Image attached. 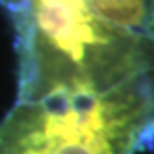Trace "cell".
I'll list each match as a JSON object with an SVG mask.
<instances>
[{
    "label": "cell",
    "instance_id": "obj_1",
    "mask_svg": "<svg viewBox=\"0 0 154 154\" xmlns=\"http://www.w3.org/2000/svg\"><path fill=\"white\" fill-rule=\"evenodd\" d=\"M154 144V75L58 84L0 122V154H137Z\"/></svg>",
    "mask_w": 154,
    "mask_h": 154
},
{
    "label": "cell",
    "instance_id": "obj_2",
    "mask_svg": "<svg viewBox=\"0 0 154 154\" xmlns=\"http://www.w3.org/2000/svg\"><path fill=\"white\" fill-rule=\"evenodd\" d=\"M86 4L116 28L154 38V0H86Z\"/></svg>",
    "mask_w": 154,
    "mask_h": 154
}]
</instances>
